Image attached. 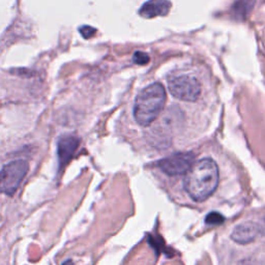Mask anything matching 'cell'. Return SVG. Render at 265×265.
<instances>
[{
  "mask_svg": "<svg viewBox=\"0 0 265 265\" xmlns=\"http://www.w3.org/2000/svg\"><path fill=\"white\" fill-rule=\"evenodd\" d=\"M219 184V168L217 163L209 158L195 162L184 176L185 192L195 201H204L212 196Z\"/></svg>",
  "mask_w": 265,
  "mask_h": 265,
  "instance_id": "6da1fadb",
  "label": "cell"
},
{
  "mask_svg": "<svg viewBox=\"0 0 265 265\" xmlns=\"http://www.w3.org/2000/svg\"><path fill=\"white\" fill-rule=\"evenodd\" d=\"M166 90L161 83L145 87L137 95L134 106V117L142 127L150 126L158 118L166 104Z\"/></svg>",
  "mask_w": 265,
  "mask_h": 265,
  "instance_id": "7a4b0ae2",
  "label": "cell"
},
{
  "mask_svg": "<svg viewBox=\"0 0 265 265\" xmlns=\"http://www.w3.org/2000/svg\"><path fill=\"white\" fill-rule=\"evenodd\" d=\"M29 170V165L24 160H16L4 165L0 171V193L12 197L18 191Z\"/></svg>",
  "mask_w": 265,
  "mask_h": 265,
  "instance_id": "3957f363",
  "label": "cell"
},
{
  "mask_svg": "<svg viewBox=\"0 0 265 265\" xmlns=\"http://www.w3.org/2000/svg\"><path fill=\"white\" fill-rule=\"evenodd\" d=\"M170 93L184 102H196L201 94V85L195 77L189 75L176 76L168 81Z\"/></svg>",
  "mask_w": 265,
  "mask_h": 265,
  "instance_id": "277c9868",
  "label": "cell"
},
{
  "mask_svg": "<svg viewBox=\"0 0 265 265\" xmlns=\"http://www.w3.org/2000/svg\"><path fill=\"white\" fill-rule=\"evenodd\" d=\"M195 163L192 152H178L165 158L158 163V167L169 176L185 175Z\"/></svg>",
  "mask_w": 265,
  "mask_h": 265,
  "instance_id": "5b68a950",
  "label": "cell"
},
{
  "mask_svg": "<svg viewBox=\"0 0 265 265\" xmlns=\"http://www.w3.org/2000/svg\"><path fill=\"white\" fill-rule=\"evenodd\" d=\"M80 144V140L75 135L66 134L59 138L57 142V154L60 169L69 164Z\"/></svg>",
  "mask_w": 265,
  "mask_h": 265,
  "instance_id": "8992f818",
  "label": "cell"
},
{
  "mask_svg": "<svg viewBox=\"0 0 265 265\" xmlns=\"http://www.w3.org/2000/svg\"><path fill=\"white\" fill-rule=\"evenodd\" d=\"M169 0H148L139 9V15L145 19L166 16L171 8Z\"/></svg>",
  "mask_w": 265,
  "mask_h": 265,
  "instance_id": "52a82bcc",
  "label": "cell"
},
{
  "mask_svg": "<svg viewBox=\"0 0 265 265\" xmlns=\"http://www.w3.org/2000/svg\"><path fill=\"white\" fill-rule=\"evenodd\" d=\"M260 233L259 226L256 224L247 222L236 226L231 233V238L240 245H247L252 242Z\"/></svg>",
  "mask_w": 265,
  "mask_h": 265,
  "instance_id": "ba28073f",
  "label": "cell"
},
{
  "mask_svg": "<svg viewBox=\"0 0 265 265\" xmlns=\"http://www.w3.org/2000/svg\"><path fill=\"white\" fill-rule=\"evenodd\" d=\"M253 6V0H237L234 4V13L240 18H245Z\"/></svg>",
  "mask_w": 265,
  "mask_h": 265,
  "instance_id": "9c48e42d",
  "label": "cell"
},
{
  "mask_svg": "<svg viewBox=\"0 0 265 265\" xmlns=\"http://www.w3.org/2000/svg\"><path fill=\"white\" fill-rule=\"evenodd\" d=\"M225 222V218L220 213H211L205 218V223L207 225H221Z\"/></svg>",
  "mask_w": 265,
  "mask_h": 265,
  "instance_id": "30bf717a",
  "label": "cell"
},
{
  "mask_svg": "<svg viewBox=\"0 0 265 265\" xmlns=\"http://www.w3.org/2000/svg\"><path fill=\"white\" fill-rule=\"evenodd\" d=\"M150 58L148 56V54L141 52V51H136L132 55V61H134L136 64L139 65H145L149 62Z\"/></svg>",
  "mask_w": 265,
  "mask_h": 265,
  "instance_id": "8fae6325",
  "label": "cell"
},
{
  "mask_svg": "<svg viewBox=\"0 0 265 265\" xmlns=\"http://www.w3.org/2000/svg\"><path fill=\"white\" fill-rule=\"evenodd\" d=\"M79 32L81 33V36L84 39H90V38H92L95 35L96 29L93 28V27H91V26L84 25V26H81L79 28Z\"/></svg>",
  "mask_w": 265,
  "mask_h": 265,
  "instance_id": "7c38bea8",
  "label": "cell"
},
{
  "mask_svg": "<svg viewBox=\"0 0 265 265\" xmlns=\"http://www.w3.org/2000/svg\"><path fill=\"white\" fill-rule=\"evenodd\" d=\"M259 231H260V233L262 235H265V219L263 220V222L261 223V225L259 226Z\"/></svg>",
  "mask_w": 265,
  "mask_h": 265,
  "instance_id": "4fadbf2b",
  "label": "cell"
}]
</instances>
